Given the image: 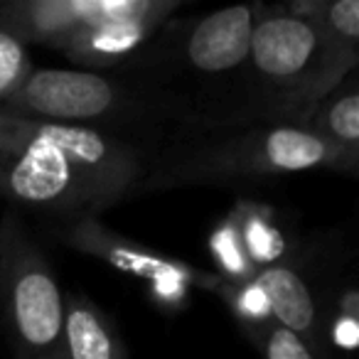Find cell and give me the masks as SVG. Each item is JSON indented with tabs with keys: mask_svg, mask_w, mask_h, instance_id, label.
I'll return each mask as SVG.
<instances>
[{
	"mask_svg": "<svg viewBox=\"0 0 359 359\" xmlns=\"http://www.w3.org/2000/svg\"><path fill=\"white\" fill-rule=\"evenodd\" d=\"M158 0H6L0 3V30L22 45L52 50L72 35L116 18L153 11Z\"/></svg>",
	"mask_w": 359,
	"mask_h": 359,
	"instance_id": "obj_8",
	"label": "cell"
},
{
	"mask_svg": "<svg viewBox=\"0 0 359 359\" xmlns=\"http://www.w3.org/2000/svg\"><path fill=\"white\" fill-rule=\"evenodd\" d=\"M359 344V290L352 280L325 290L323 354L325 359H352Z\"/></svg>",
	"mask_w": 359,
	"mask_h": 359,
	"instance_id": "obj_14",
	"label": "cell"
},
{
	"mask_svg": "<svg viewBox=\"0 0 359 359\" xmlns=\"http://www.w3.org/2000/svg\"><path fill=\"white\" fill-rule=\"evenodd\" d=\"M148 153L76 126L0 111V200L52 224L99 217L135 195Z\"/></svg>",
	"mask_w": 359,
	"mask_h": 359,
	"instance_id": "obj_1",
	"label": "cell"
},
{
	"mask_svg": "<svg viewBox=\"0 0 359 359\" xmlns=\"http://www.w3.org/2000/svg\"><path fill=\"white\" fill-rule=\"evenodd\" d=\"M259 3L229 6L195 18H170L133 62L135 72L185 96L192 121H224L249 55Z\"/></svg>",
	"mask_w": 359,
	"mask_h": 359,
	"instance_id": "obj_5",
	"label": "cell"
},
{
	"mask_svg": "<svg viewBox=\"0 0 359 359\" xmlns=\"http://www.w3.org/2000/svg\"><path fill=\"white\" fill-rule=\"evenodd\" d=\"M65 334L69 359H128L116 323L84 293H65Z\"/></svg>",
	"mask_w": 359,
	"mask_h": 359,
	"instance_id": "obj_12",
	"label": "cell"
},
{
	"mask_svg": "<svg viewBox=\"0 0 359 359\" xmlns=\"http://www.w3.org/2000/svg\"><path fill=\"white\" fill-rule=\"evenodd\" d=\"M241 334L259 349L264 359H323L313 344L278 323H266L261 327L244 330Z\"/></svg>",
	"mask_w": 359,
	"mask_h": 359,
	"instance_id": "obj_18",
	"label": "cell"
},
{
	"mask_svg": "<svg viewBox=\"0 0 359 359\" xmlns=\"http://www.w3.org/2000/svg\"><path fill=\"white\" fill-rule=\"evenodd\" d=\"M359 55L339 50L308 20L283 6H261L249 55L224 121L305 126L313 109L349 74Z\"/></svg>",
	"mask_w": 359,
	"mask_h": 359,
	"instance_id": "obj_4",
	"label": "cell"
},
{
	"mask_svg": "<svg viewBox=\"0 0 359 359\" xmlns=\"http://www.w3.org/2000/svg\"><path fill=\"white\" fill-rule=\"evenodd\" d=\"M254 280L269 300L273 323L283 325L323 354L325 293H318L300 266H271L256 271ZM325 359V354H323Z\"/></svg>",
	"mask_w": 359,
	"mask_h": 359,
	"instance_id": "obj_10",
	"label": "cell"
},
{
	"mask_svg": "<svg viewBox=\"0 0 359 359\" xmlns=\"http://www.w3.org/2000/svg\"><path fill=\"white\" fill-rule=\"evenodd\" d=\"M0 236V320L15 344L18 359H69L65 290L27 231L22 212H6Z\"/></svg>",
	"mask_w": 359,
	"mask_h": 359,
	"instance_id": "obj_6",
	"label": "cell"
},
{
	"mask_svg": "<svg viewBox=\"0 0 359 359\" xmlns=\"http://www.w3.org/2000/svg\"><path fill=\"white\" fill-rule=\"evenodd\" d=\"M0 111L45 123L89 128L150 150L177 126L195 118L177 91L128 69H32Z\"/></svg>",
	"mask_w": 359,
	"mask_h": 359,
	"instance_id": "obj_3",
	"label": "cell"
},
{
	"mask_svg": "<svg viewBox=\"0 0 359 359\" xmlns=\"http://www.w3.org/2000/svg\"><path fill=\"white\" fill-rule=\"evenodd\" d=\"M239 231L241 246L256 271L271 266H300L303 244L293 226L278 207L259 200H239L229 210Z\"/></svg>",
	"mask_w": 359,
	"mask_h": 359,
	"instance_id": "obj_11",
	"label": "cell"
},
{
	"mask_svg": "<svg viewBox=\"0 0 359 359\" xmlns=\"http://www.w3.org/2000/svg\"><path fill=\"white\" fill-rule=\"evenodd\" d=\"M303 128L334 148L337 153L359 160V81L357 72L334 86L313 109Z\"/></svg>",
	"mask_w": 359,
	"mask_h": 359,
	"instance_id": "obj_13",
	"label": "cell"
},
{
	"mask_svg": "<svg viewBox=\"0 0 359 359\" xmlns=\"http://www.w3.org/2000/svg\"><path fill=\"white\" fill-rule=\"evenodd\" d=\"M207 246H210L212 259H215L217 269H219L217 276H222V278H226V280H249L256 276V269L249 264V259H246L239 231H236V224L229 212H226L219 224L212 229Z\"/></svg>",
	"mask_w": 359,
	"mask_h": 359,
	"instance_id": "obj_17",
	"label": "cell"
},
{
	"mask_svg": "<svg viewBox=\"0 0 359 359\" xmlns=\"http://www.w3.org/2000/svg\"><path fill=\"white\" fill-rule=\"evenodd\" d=\"M283 11L308 20L339 50L359 55V0H293Z\"/></svg>",
	"mask_w": 359,
	"mask_h": 359,
	"instance_id": "obj_15",
	"label": "cell"
},
{
	"mask_svg": "<svg viewBox=\"0 0 359 359\" xmlns=\"http://www.w3.org/2000/svg\"><path fill=\"white\" fill-rule=\"evenodd\" d=\"M0 249H3V236H0Z\"/></svg>",
	"mask_w": 359,
	"mask_h": 359,
	"instance_id": "obj_19",
	"label": "cell"
},
{
	"mask_svg": "<svg viewBox=\"0 0 359 359\" xmlns=\"http://www.w3.org/2000/svg\"><path fill=\"white\" fill-rule=\"evenodd\" d=\"M202 290L217 295L222 303L229 308V313L236 318L239 330H254L266 323H273L269 300H266L264 290L259 288L254 278L249 280H226L217 273H207Z\"/></svg>",
	"mask_w": 359,
	"mask_h": 359,
	"instance_id": "obj_16",
	"label": "cell"
},
{
	"mask_svg": "<svg viewBox=\"0 0 359 359\" xmlns=\"http://www.w3.org/2000/svg\"><path fill=\"white\" fill-rule=\"evenodd\" d=\"M182 8L180 0H158L153 11L133 18H116L72 35L57 47L74 69L114 72L133 62L153 35Z\"/></svg>",
	"mask_w": 359,
	"mask_h": 359,
	"instance_id": "obj_9",
	"label": "cell"
},
{
	"mask_svg": "<svg viewBox=\"0 0 359 359\" xmlns=\"http://www.w3.org/2000/svg\"><path fill=\"white\" fill-rule=\"evenodd\" d=\"M52 236L79 254L94 256L111 269L143 280L150 298L170 313L185 308L190 303V290L202 288L207 278L205 271L192 269L185 261L170 259L138 241L116 234L101 224L99 217L52 224Z\"/></svg>",
	"mask_w": 359,
	"mask_h": 359,
	"instance_id": "obj_7",
	"label": "cell"
},
{
	"mask_svg": "<svg viewBox=\"0 0 359 359\" xmlns=\"http://www.w3.org/2000/svg\"><path fill=\"white\" fill-rule=\"evenodd\" d=\"M359 160L330 148L303 126L269 121H187L148 155L133 197L180 187L234 185L332 170L354 177Z\"/></svg>",
	"mask_w": 359,
	"mask_h": 359,
	"instance_id": "obj_2",
	"label": "cell"
}]
</instances>
